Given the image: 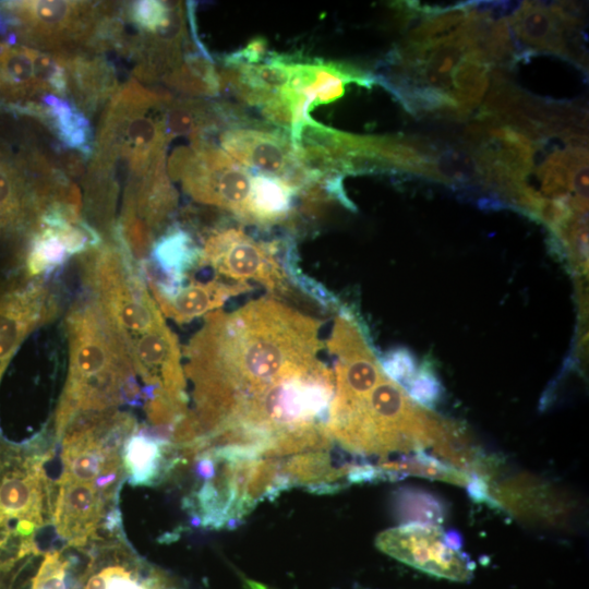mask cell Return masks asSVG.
<instances>
[{
    "label": "cell",
    "instance_id": "1",
    "mask_svg": "<svg viewBox=\"0 0 589 589\" xmlns=\"http://www.w3.org/2000/svg\"><path fill=\"white\" fill-rule=\"evenodd\" d=\"M321 321L274 299L217 310L183 349L188 417L197 434L221 430L245 401L294 368L320 358ZM189 396V397H190Z\"/></svg>",
    "mask_w": 589,
    "mask_h": 589
},
{
    "label": "cell",
    "instance_id": "2",
    "mask_svg": "<svg viewBox=\"0 0 589 589\" xmlns=\"http://www.w3.org/2000/svg\"><path fill=\"white\" fill-rule=\"evenodd\" d=\"M82 287L101 306L122 338L146 402L188 405L182 354L139 264L117 239L79 255Z\"/></svg>",
    "mask_w": 589,
    "mask_h": 589
},
{
    "label": "cell",
    "instance_id": "3",
    "mask_svg": "<svg viewBox=\"0 0 589 589\" xmlns=\"http://www.w3.org/2000/svg\"><path fill=\"white\" fill-rule=\"evenodd\" d=\"M68 370L55 412V436L60 442L74 420L142 407L143 387L130 353L115 325L97 301L83 289L64 316Z\"/></svg>",
    "mask_w": 589,
    "mask_h": 589
},
{
    "label": "cell",
    "instance_id": "4",
    "mask_svg": "<svg viewBox=\"0 0 589 589\" xmlns=\"http://www.w3.org/2000/svg\"><path fill=\"white\" fill-rule=\"evenodd\" d=\"M52 455L43 435L14 444L0 434V566L43 553L38 539L57 497L45 467Z\"/></svg>",
    "mask_w": 589,
    "mask_h": 589
},
{
    "label": "cell",
    "instance_id": "5",
    "mask_svg": "<svg viewBox=\"0 0 589 589\" xmlns=\"http://www.w3.org/2000/svg\"><path fill=\"white\" fill-rule=\"evenodd\" d=\"M168 172L181 180L183 190L196 202L216 206L251 224L252 173L205 137L191 140L169 159Z\"/></svg>",
    "mask_w": 589,
    "mask_h": 589
},
{
    "label": "cell",
    "instance_id": "6",
    "mask_svg": "<svg viewBox=\"0 0 589 589\" xmlns=\"http://www.w3.org/2000/svg\"><path fill=\"white\" fill-rule=\"evenodd\" d=\"M584 15V7L576 2H519L508 24L520 60L549 53L587 68Z\"/></svg>",
    "mask_w": 589,
    "mask_h": 589
},
{
    "label": "cell",
    "instance_id": "7",
    "mask_svg": "<svg viewBox=\"0 0 589 589\" xmlns=\"http://www.w3.org/2000/svg\"><path fill=\"white\" fill-rule=\"evenodd\" d=\"M277 251L275 241H255L239 228L218 229L205 239L199 267L211 268L230 281L253 280L272 292H286L288 276Z\"/></svg>",
    "mask_w": 589,
    "mask_h": 589
},
{
    "label": "cell",
    "instance_id": "8",
    "mask_svg": "<svg viewBox=\"0 0 589 589\" xmlns=\"http://www.w3.org/2000/svg\"><path fill=\"white\" fill-rule=\"evenodd\" d=\"M375 545L385 554L429 575L468 581L473 564L460 551L456 532L445 533L436 525L405 524L380 533Z\"/></svg>",
    "mask_w": 589,
    "mask_h": 589
},
{
    "label": "cell",
    "instance_id": "9",
    "mask_svg": "<svg viewBox=\"0 0 589 589\" xmlns=\"http://www.w3.org/2000/svg\"><path fill=\"white\" fill-rule=\"evenodd\" d=\"M31 39L57 55L91 46L105 16L100 4L88 1L39 0L10 4Z\"/></svg>",
    "mask_w": 589,
    "mask_h": 589
},
{
    "label": "cell",
    "instance_id": "10",
    "mask_svg": "<svg viewBox=\"0 0 589 589\" xmlns=\"http://www.w3.org/2000/svg\"><path fill=\"white\" fill-rule=\"evenodd\" d=\"M59 311L58 293L49 277L22 274L0 285V381L24 340Z\"/></svg>",
    "mask_w": 589,
    "mask_h": 589
},
{
    "label": "cell",
    "instance_id": "11",
    "mask_svg": "<svg viewBox=\"0 0 589 589\" xmlns=\"http://www.w3.org/2000/svg\"><path fill=\"white\" fill-rule=\"evenodd\" d=\"M220 146L245 168L280 179L299 193L313 184L301 166L290 135L279 129L233 128L225 130Z\"/></svg>",
    "mask_w": 589,
    "mask_h": 589
},
{
    "label": "cell",
    "instance_id": "12",
    "mask_svg": "<svg viewBox=\"0 0 589 589\" xmlns=\"http://www.w3.org/2000/svg\"><path fill=\"white\" fill-rule=\"evenodd\" d=\"M188 279L173 294L154 299L160 312L179 324L217 311L230 298L252 290L250 283L225 281L218 277L206 281Z\"/></svg>",
    "mask_w": 589,
    "mask_h": 589
},
{
    "label": "cell",
    "instance_id": "13",
    "mask_svg": "<svg viewBox=\"0 0 589 589\" xmlns=\"http://www.w3.org/2000/svg\"><path fill=\"white\" fill-rule=\"evenodd\" d=\"M121 458L131 485L152 486L166 479L179 462V447L141 432L124 443Z\"/></svg>",
    "mask_w": 589,
    "mask_h": 589
},
{
    "label": "cell",
    "instance_id": "14",
    "mask_svg": "<svg viewBox=\"0 0 589 589\" xmlns=\"http://www.w3.org/2000/svg\"><path fill=\"white\" fill-rule=\"evenodd\" d=\"M297 194L294 188L280 179L252 173L251 225L269 226L285 220L292 212Z\"/></svg>",
    "mask_w": 589,
    "mask_h": 589
},
{
    "label": "cell",
    "instance_id": "15",
    "mask_svg": "<svg viewBox=\"0 0 589 589\" xmlns=\"http://www.w3.org/2000/svg\"><path fill=\"white\" fill-rule=\"evenodd\" d=\"M376 467L382 471L385 480H395L412 474L467 486L471 479V474L441 461L423 450L414 452L413 455L404 456L397 460L381 461Z\"/></svg>",
    "mask_w": 589,
    "mask_h": 589
},
{
    "label": "cell",
    "instance_id": "16",
    "mask_svg": "<svg viewBox=\"0 0 589 589\" xmlns=\"http://www.w3.org/2000/svg\"><path fill=\"white\" fill-rule=\"evenodd\" d=\"M170 86L191 95L215 96L220 81L211 57L190 55L164 77Z\"/></svg>",
    "mask_w": 589,
    "mask_h": 589
},
{
    "label": "cell",
    "instance_id": "17",
    "mask_svg": "<svg viewBox=\"0 0 589 589\" xmlns=\"http://www.w3.org/2000/svg\"><path fill=\"white\" fill-rule=\"evenodd\" d=\"M394 509L399 520L406 524L436 525L445 518V506L425 491L404 488L396 492Z\"/></svg>",
    "mask_w": 589,
    "mask_h": 589
},
{
    "label": "cell",
    "instance_id": "18",
    "mask_svg": "<svg viewBox=\"0 0 589 589\" xmlns=\"http://www.w3.org/2000/svg\"><path fill=\"white\" fill-rule=\"evenodd\" d=\"M381 368L388 378L404 386L416 374L414 361L410 353L404 349H397L386 354L382 360Z\"/></svg>",
    "mask_w": 589,
    "mask_h": 589
},
{
    "label": "cell",
    "instance_id": "19",
    "mask_svg": "<svg viewBox=\"0 0 589 589\" xmlns=\"http://www.w3.org/2000/svg\"><path fill=\"white\" fill-rule=\"evenodd\" d=\"M405 387L412 400L426 407L433 406L441 395L440 383L434 374L426 370L414 374Z\"/></svg>",
    "mask_w": 589,
    "mask_h": 589
},
{
    "label": "cell",
    "instance_id": "20",
    "mask_svg": "<svg viewBox=\"0 0 589 589\" xmlns=\"http://www.w3.org/2000/svg\"><path fill=\"white\" fill-rule=\"evenodd\" d=\"M260 108L268 122L290 133L294 123V110L288 100L278 94Z\"/></svg>",
    "mask_w": 589,
    "mask_h": 589
},
{
    "label": "cell",
    "instance_id": "21",
    "mask_svg": "<svg viewBox=\"0 0 589 589\" xmlns=\"http://www.w3.org/2000/svg\"><path fill=\"white\" fill-rule=\"evenodd\" d=\"M267 43L263 38L252 39L243 48L225 57V67H237L242 64H257L266 58Z\"/></svg>",
    "mask_w": 589,
    "mask_h": 589
}]
</instances>
